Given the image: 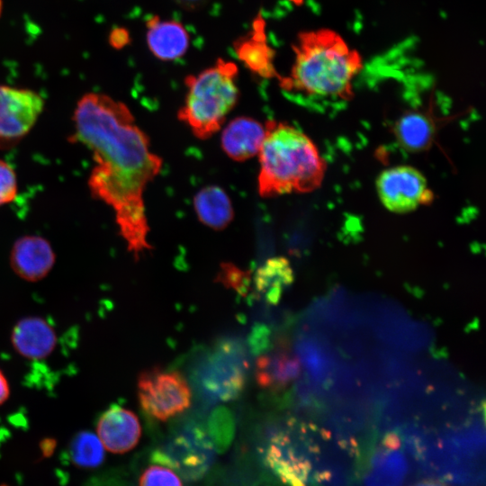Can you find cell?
<instances>
[{
  "mask_svg": "<svg viewBox=\"0 0 486 486\" xmlns=\"http://www.w3.org/2000/svg\"><path fill=\"white\" fill-rule=\"evenodd\" d=\"M69 141L81 144L94 162L87 186L91 196L109 206L119 234L136 260L151 249L144 191L159 174L162 158L128 106L103 93L89 92L76 102Z\"/></svg>",
  "mask_w": 486,
  "mask_h": 486,
  "instance_id": "6da1fadb",
  "label": "cell"
},
{
  "mask_svg": "<svg viewBox=\"0 0 486 486\" xmlns=\"http://www.w3.org/2000/svg\"><path fill=\"white\" fill-rule=\"evenodd\" d=\"M44 99L30 88L0 85V149L15 147L32 130Z\"/></svg>",
  "mask_w": 486,
  "mask_h": 486,
  "instance_id": "52a82bcc",
  "label": "cell"
},
{
  "mask_svg": "<svg viewBox=\"0 0 486 486\" xmlns=\"http://www.w3.org/2000/svg\"><path fill=\"white\" fill-rule=\"evenodd\" d=\"M104 448L96 435L89 431H81L72 438L69 445V454L76 466L94 468L104 461Z\"/></svg>",
  "mask_w": 486,
  "mask_h": 486,
  "instance_id": "d6986e66",
  "label": "cell"
},
{
  "mask_svg": "<svg viewBox=\"0 0 486 486\" xmlns=\"http://www.w3.org/2000/svg\"><path fill=\"white\" fill-rule=\"evenodd\" d=\"M216 281L225 288L232 289L241 296H247L251 288L250 273L231 263H222Z\"/></svg>",
  "mask_w": 486,
  "mask_h": 486,
  "instance_id": "44dd1931",
  "label": "cell"
},
{
  "mask_svg": "<svg viewBox=\"0 0 486 486\" xmlns=\"http://www.w3.org/2000/svg\"><path fill=\"white\" fill-rule=\"evenodd\" d=\"M139 486H183V483L172 469L163 464H154L143 471Z\"/></svg>",
  "mask_w": 486,
  "mask_h": 486,
  "instance_id": "7402d4cb",
  "label": "cell"
},
{
  "mask_svg": "<svg viewBox=\"0 0 486 486\" xmlns=\"http://www.w3.org/2000/svg\"><path fill=\"white\" fill-rule=\"evenodd\" d=\"M393 133L399 144L410 152L428 149L436 135V124L428 113L408 112L396 122Z\"/></svg>",
  "mask_w": 486,
  "mask_h": 486,
  "instance_id": "ac0fdd59",
  "label": "cell"
},
{
  "mask_svg": "<svg viewBox=\"0 0 486 486\" xmlns=\"http://www.w3.org/2000/svg\"><path fill=\"white\" fill-rule=\"evenodd\" d=\"M292 49L290 75L278 77L284 91L312 98L351 97L352 82L363 61L338 33L329 29L303 32Z\"/></svg>",
  "mask_w": 486,
  "mask_h": 486,
  "instance_id": "7a4b0ae2",
  "label": "cell"
},
{
  "mask_svg": "<svg viewBox=\"0 0 486 486\" xmlns=\"http://www.w3.org/2000/svg\"><path fill=\"white\" fill-rule=\"evenodd\" d=\"M412 486H449V485L439 480L428 479V480H423L421 482H418L413 484Z\"/></svg>",
  "mask_w": 486,
  "mask_h": 486,
  "instance_id": "83f0119b",
  "label": "cell"
},
{
  "mask_svg": "<svg viewBox=\"0 0 486 486\" xmlns=\"http://www.w3.org/2000/svg\"><path fill=\"white\" fill-rule=\"evenodd\" d=\"M96 436L107 451L124 454L139 443L141 426L134 412L121 405L112 404L99 416Z\"/></svg>",
  "mask_w": 486,
  "mask_h": 486,
  "instance_id": "30bf717a",
  "label": "cell"
},
{
  "mask_svg": "<svg viewBox=\"0 0 486 486\" xmlns=\"http://www.w3.org/2000/svg\"><path fill=\"white\" fill-rule=\"evenodd\" d=\"M258 152V194L267 198L289 193H308L318 188L326 163L313 141L301 130L282 122L269 121Z\"/></svg>",
  "mask_w": 486,
  "mask_h": 486,
  "instance_id": "3957f363",
  "label": "cell"
},
{
  "mask_svg": "<svg viewBox=\"0 0 486 486\" xmlns=\"http://www.w3.org/2000/svg\"><path fill=\"white\" fill-rule=\"evenodd\" d=\"M180 4H182L184 7H197L202 3H204L205 0H176Z\"/></svg>",
  "mask_w": 486,
  "mask_h": 486,
  "instance_id": "f546056e",
  "label": "cell"
},
{
  "mask_svg": "<svg viewBox=\"0 0 486 486\" xmlns=\"http://www.w3.org/2000/svg\"><path fill=\"white\" fill-rule=\"evenodd\" d=\"M208 430L211 439L218 446H226L234 434V418L231 411L222 405L213 409L209 417Z\"/></svg>",
  "mask_w": 486,
  "mask_h": 486,
  "instance_id": "ffe728a7",
  "label": "cell"
},
{
  "mask_svg": "<svg viewBox=\"0 0 486 486\" xmlns=\"http://www.w3.org/2000/svg\"><path fill=\"white\" fill-rule=\"evenodd\" d=\"M238 72L236 64L219 58L212 67L185 78L187 92L177 118L196 138L206 140L215 134L237 104Z\"/></svg>",
  "mask_w": 486,
  "mask_h": 486,
  "instance_id": "277c9868",
  "label": "cell"
},
{
  "mask_svg": "<svg viewBox=\"0 0 486 486\" xmlns=\"http://www.w3.org/2000/svg\"><path fill=\"white\" fill-rule=\"evenodd\" d=\"M266 135V128L258 121L247 116L231 120L221 133V148L226 155L238 162L258 154Z\"/></svg>",
  "mask_w": 486,
  "mask_h": 486,
  "instance_id": "7c38bea8",
  "label": "cell"
},
{
  "mask_svg": "<svg viewBox=\"0 0 486 486\" xmlns=\"http://www.w3.org/2000/svg\"><path fill=\"white\" fill-rule=\"evenodd\" d=\"M18 193L17 176L13 166L0 159V206L15 200Z\"/></svg>",
  "mask_w": 486,
  "mask_h": 486,
  "instance_id": "603a6c76",
  "label": "cell"
},
{
  "mask_svg": "<svg viewBox=\"0 0 486 486\" xmlns=\"http://www.w3.org/2000/svg\"><path fill=\"white\" fill-rule=\"evenodd\" d=\"M248 367L243 343L234 338H220L194 368V385L207 403L230 401L244 389Z\"/></svg>",
  "mask_w": 486,
  "mask_h": 486,
  "instance_id": "5b68a950",
  "label": "cell"
},
{
  "mask_svg": "<svg viewBox=\"0 0 486 486\" xmlns=\"http://www.w3.org/2000/svg\"><path fill=\"white\" fill-rule=\"evenodd\" d=\"M248 346L253 354L265 353L270 346V330L263 324H256L248 336Z\"/></svg>",
  "mask_w": 486,
  "mask_h": 486,
  "instance_id": "cb8c5ba5",
  "label": "cell"
},
{
  "mask_svg": "<svg viewBox=\"0 0 486 486\" xmlns=\"http://www.w3.org/2000/svg\"><path fill=\"white\" fill-rule=\"evenodd\" d=\"M146 25L147 44L157 58L172 61L185 54L190 44V35L181 22L152 16Z\"/></svg>",
  "mask_w": 486,
  "mask_h": 486,
  "instance_id": "4fadbf2b",
  "label": "cell"
},
{
  "mask_svg": "<svg viewBox=\"0 0 486 486\" xmlns=\"http://www.w3.org/2000/svg\"><path fill=\"white\" fill-rule=\"evenodd\" d=\"M2 12H3V0H0V17L2 15Z\"/></svg>",
  "mask_w": 486,
  "mask_h": 486,
  "instance_id": "4dcf8cb0",
  "label": "cell"
},
{
  "mask_svg": "<svg viewBox=\"0 0 486 486\" xmlns=\"http://www.w3.org/2000/svg\"><path fill=\"white\" fill-rule=\"evenodd\" d=\"M194 207L199 220L214 230H224L234 217L229 195L217 185L200 189L194 197Z\"/></svg>",
  "mask_w": 486,
  "mask_h": 486,
  "instance_id": "2e32d148",
  "label": "cell"
},
{
  "mask_svg": "<svg viewBox=\"0 0 486 486\" xmlns=\"http://www.w3.org/2000/svg\"><path fill=\"white\" fill-rule=\"evenodd\" d=\"M1 486H6V485H1Z\"/></svg>",
  "mask_w": 486,
  "mask_h": 486,
  "instance_id": "1f68e13d",
  "label": "cell"
},
{
  "mask_svg": "<svg viewBox=\"0 0 486 486\" xmlns=\"http://www.w3.org/2000/svg\"><path fill=\"white\" fill-rule=\"evenodd\" d=\"M55 440L54 439H46V440H43L41 443H40V449L42 451V454L45 456V457H49L50 455H51V454L53 453L54 451V448H55Z\"/></svg>",
  "mask_w": 486,
  "mask_h": 486,
  "instance_id": "4316f807",
  "label": "cell"
},
{
  "mask_svg": "<svg viewBox=\"0 0 486 486\" xmlns=\"http://www.w3.org/2000/svg\"><path fill=\"white\" fill-rule=\"evenodd\" d=\"M11 343L15 351L31 361L48 357L56 348L58 335L54 326L39 316L22 318L14 326Z\"/></svg>",
  "mask_w": 486,
  "mask_h": 486,
  "instance_id": "8fae6325",
  "label": "cell"
},
{
  "mask_svg": "<svg viewBox=\"0 0 486 486\" xmlns=\"http://www.w3.org/2000/svg\"><path fill=\"white\" fill-rule=\"evenodd\" d=\"M10 266L21 279L35 283L44 279L52 270L56 255L51 244L39 235L17 238L10 251Z\"/></svg>",
  "mask_w": 486,
  "mask_h": 486,
  "instance_id": "9c48e42d",
  "label": "cell"
},
{
  "mask_svg": "<svg viewBox=\"0 0 486 486\" xmlns=\"http://www.w3.org/2000/svg\"><path fill=\"white\" fill-rule=\"evenodd\" d=\"M130 42L129 31L124 27H115L108 35V43L114 50H122Z\"/></svg>",
  "mask_w": 486,
  "mask_h": 486,
  "instance_id": "d4e9b609",
  "label": "cell"
},
{
  "mask_svg": "<svg viewBox=\"0 0 486 486\" xmlns=\"http://www.w3.org/2000/svg\"><path fill=\"white\" fill-rule=\"evenodd\" d=\"M292 281V266L284 256L268 258L254 275V286L257 295L269 304H276Z\"/></svg>",
  "mask_w": 486,
  "mask_h": 486,
  "instance_id": "e0dca14e",
  "label": "cell"
},
{
  "mask_svg": "<svg viewBox=\"0 0 486 486\" xmlns=\"http://www.w3.org/2000/svg\"><path fill=\"white\" fill-rule=\"evenodd\" d=\"M376 188L383 206L396 213L410 212L434 199L425 176L410 166L383 170L377 178Z\"/></svg>",
  "mask_w": 486,
  "mask_h": 486,
  "instance_id": "ba28073f",
  "label": "cell"
},
{
  "mask_svg": "<svg viewBox=\"0 0 486 486\" xmlns=\"http://www.w3.org/2000/svg\"><path fill=\"white\" fill-rule=\"evenodd\" d=\"M385 446L391 449H396L400 446V440L395 435H388L384 440Z\"/></svg>",
  "mask_w": 486,
  "mask_h": 486,
  "instance_id": "f1b7e54d",
  "label": "cell"
},
{
  "mask_svg": "<svg viewBox=\"0 0 486 486\" xmlns=\"http://www.w3.org/2000/svg\"><path fill=\"white\" fill-rule=\"evenodd\" d=\"M137 395L141 410L149 417L166 421L191 405L192 390L177 371L152 368L140 373Z\"/></svg>",
  "mask_w": 486,
  "mask_h": 486,
  "instance_id": "8992f818",
  "label": "cell"
},
{
  "mask_svg": "<svg viewBox=\"0 0 486 486\" xmlns=\"http://www.w3.org/2000/svg\"><path fill=\"white\" fill-rule=\"evenodd\" d=\"M264 21L257 18L249 34L234 43L238 59L254 74L263 78L279 77L274 66V50L266 41Z\"/></svg>",
  "mask_w": 486,
  "mask_h": 486,
  "instance_id": "5bb4252c",
  "label": "cell"
},
{
  "mask_svg": "<svg viewBox=\"0 0 486 486\" xmlns=\"http://www.w3.org/2000/svg\"><path fill=\"white\" fill-rule=\"evenodd\" d=\"M10 397V385L4 372L0 369V406Z\"/></svg>",
  "mask_w": 486,
  "mask_h": 486,
  "instance_id": "484cf974",
  "label": "cell"
},
{
  "mask_svg": "<svg viewBox=\"0 0 486 486\" xmlns=\"http://www.w3.org/2000/svg\"><path fill=\"white\" fill-rule=\"evenodd\" d=\"M299 372V360L285 348L260 354L256 361V382L265 390L284 389L298 376Z\"/></svg>",
  "mask_w": 486,
  "mask_h": 486,
  "instance_id": "9a60e30c",
  "label": "cell"
}]
</instances>
